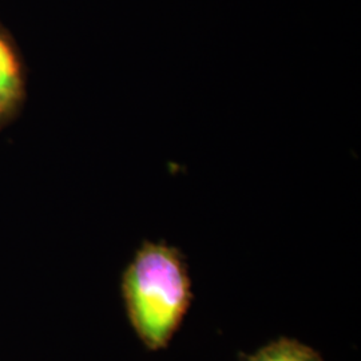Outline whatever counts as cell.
Listing matches in <instances>:
<instances>
[{
    "mask_svg": "<svg viewBox=\"0 0 361 361\" xmlns=\"http://www.w3.org/2000/svg\"><path fill=\"white\" fill-rule=\"evenodd\" d=\"M20 91V67L11 46L0 35V94L15 101Z\"/></svg>",
    "mask_w": 361,
    "mask_h": 361,
    "instance_id": "3",
    "label": "cell"
},
{
    "mask_svg": "<svg viewBox=\"0 0 361 361\" xmlns=\"http://www.w3.org/2000/svg\"><path fill=\"white\" fill-rule=\"evenodd\" d=\"M11 104V101L8 98H6L4 95L0 94V116L8 109V106Z\"/></svg>",
    "mask_w": 361,
    "mask_h": 361,
    "instance_id": "4",
    "label": "cell"
},
{
    "mask_svg": "<svg viewBox=\"0 0 361 361\" xmlns=\"http://www.w3.org/2000/svg\"><path fill=\"white\" fill-rule=\"evenodd\" d=\"M244 361H324L323 357L308 345L292 340L279 338L258 349Z\"/></svg>",
    "mask_w": 361,
    "mask_h": 361,
    "instance_id": "2",
    "label": "cell"
},
{
    "mask_svg": "<svg viewBox=\"0 0 361 361\" xmlns=\"http://www.w3.org/2000/svg\"><path fill=\"white\" fill-rule=\"evenodd\" d=\"M130 320L150 349L166 347L189 308L190 279L180 250L145 243L123 279Z\"/></svg>",
    "mask_w": 361,
    "mask_h": 361,
    "instance_id": "1",
    "label": "cell"
}]
</instances>
